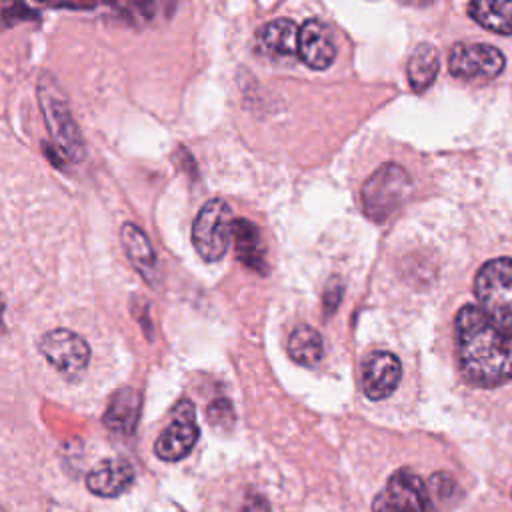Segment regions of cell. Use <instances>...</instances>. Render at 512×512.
Segmentation results:
<instances>
[{
  "label": "cell",
  "instance_id": "obj_22",
  "mask_svg": "<svg viewBox=\"0 0 512 512\" xmlns=\"http://www.w3.org/2000/svg\"><path fill=\"white\" fill-rule=\"evenodd\" d=\"M242 512H270V504L262 494L248 492L242 502Z\"/></svg>",
  "mask_w": 512,
  "mask_h": 512
},
{
  "label": "cell",
  "instance_id": "obj_11",
  "mask_svg": "<svg viewBox=\"0 0 512 512\" xmlns=\"http://www.w3.org/2000/svg\"><path fill=\"white\" fill-rule=\"evenodd\" d=\"M298 56L312 70H324L334 62L336 44L324 22L310 18L300 26Z\"/></svg>",
  "mask_w": 512,
  "mask_h": 512
},
{
  "label": "cell",
  "instance_id": "obj_16",
  "mask_svg": "<svg viewBox=\"0 0 512 512\" xmlns=\"http://www.w3.org/2000/svg\"><path fill=\"white\" fill-rule=\"evenodd\" d=\"M140 416V396L134 388H120L110 398V404L104 412V424L116 432L130 436L138 424Z\"/></svg>",
  "mask_w": 512,
  "mask_h": 512
},
{
  "label": "cell",
  "instance_id": "obj_23",
  "mask_svg": "<svg viewBox=\"0 0 512 512\" xmlns=\"http://www.w3.org/2000/svg\"><path fill=\"white\" fill-rule=\"evenodd\" d=\"M0 512H8V510H6V508L0 504Z\"/></svg>",
  "mask_w": 512,
  "mask_h": 512
},
{
  "label": "cell",
  "instance_id": "obj_12",
  "mask_svg": "<svg viewBox=\"0 0 512 512\" xmlns=\"http://www.w3.org/2000/svg\"><path fill=\"white\" fill-rule=\"evenodd\" d=\"M134 482V468L124 458H106L86 476V488L100 498H114Z\"/></svg>",
  "mask_w": 512,
  "mask_h": 512
},
{
  "label": "cell",
  "instance_id": "obj_17",
  "mask_svg": "<svg viewBox=\"0 0 512 512\" xmlns=\"http://www.w3.org/2000/svg\"><path fill=\"white\" fill-rule=\"evenodd\" d=\"M438 70H440L438 50L426 42L416 46V50L412 52L408 66H406V74H408L412 90L424 92L434 82Z\"/></svg>",
  "mask_w": 512,
  "mask_h": 512
},
{
  "label": "cell",
  "instance_id": "obj_1",
  "mask_svg": "<svg viewBox=\"0 0 512 512\" xmlns=\"http://www.w3.org/2000/svg\"><path fill=\"white\" fill-rule=\"evenodd\" d=\"M456 354L464 378L482 388L512 380V334L480 306H462L454 322Z\"/></svg>",
  "mask_w": 512,
  "mask_h": 512
},
{
  "label": "cell",
  "instance_id": "obj_4",
  "mask_svg": "<svg viewBox=\"0 0 512 512\" xmlns=\"http://www.w3.org/2000/svg\"><path fill=\"white\" fill-rule=\"evenodd\" d=\"M480 308L512 334V258H494L480 266L474 278Z\"/></svg>",
  "mask_w": 512,
  "mask_h": 512
},
{
  "label": "cell",
  "instance_id": "obj_10",
  "mask_svg": "<svg viewBox=\"0 0 512 512\" xmlns=\"http://www.w3.org/2000/svg\"><path fill=\"white\" fill-rule=\"evenodd\" d=\"M400 376H402L400 360L390 352L376 350L364 360V368H362L364 394L370 400H384L396 390Z\"/></svg>",
  "mask_w": 512,
  "mask_h": 512
},
{
  "label": "cell",
  "instance_id": "obj_8",
  "mask_svg": "<svg viewBox=\"0 0 512 512\" xmlns=\"http://www.w3.org/2000/svg\"><path fill=\"white\" fill-rule=\"evenodd\" d=\"M504 54L492 44L456 42L448 54V68L456 78L490 80L504 70Z\"/></svg>",
  "mask_w": 512,
  "mask_h": 512
},
{
  "label": "cell",
  "instance_id": "obj_14",
  "mask_svg": "<svg viewBox=\"0 0 512 512\" xmlns=\"http://www.w3.org/2000/svg\"><path fill=\"white\" fill-rule=\"evenodd\" d=\"M120 238H122L124 252H126L130 264L136 268V272L148 284H158V278H160L158 260H156L154 248H152L148 236L142 232V228H138L132 222H126L120 228Z\"/></svg>",
  "mask_w": 512,
  "mask_h": 512
},
{
  "label": "cell",
  "instance_id": "obj_19",
  "mask_svg": "<svg viewBox=\"0 0 512 512\" xmlns=\"http://www.w3.org/2000/svg\"><path fill=\"white\" fill-rule=\"evenodd\" d=\"M288 354L294 362L302 366H316L324 354L320 332L306 324L294 328L288 338Z\"/></svg>",
  "mask_w": 512,
  "mask_h": 512
},
{
  "label": "cell",
  "instance_id": "obj_7",
  "mask_svg": "<svg viewBox=\"0 0 512 512\" xmlns=\"http://www.w3.org/2000/svg\"><path fill=\"white\" fill-rule=\"evenodd\" d=\"M198 436L200 428L196 424L194 404L188 398H180L172 408L170 424L162 430L154 444V452L160 460L178 462L190 454Z\"/></svg>",
  "mask_w": 512,
  "mask_h": 512
},
{
  "label": "cell",
  "instance_id": "obj_6",
  "mask_svg": "<svg viewBox=\"0 0 512 512\" xmlns=\"http://www.w3.org/2000/svg\"><path fill=\"white\" fill-rule=\"evenodd\" d=\"M372 512H432L430 490L414 470L400 468L376 494Z\"/></svg>",
  "mask_w": 512,
  "mask_h": 512
},
{
  "label": "cell",
  "instance_id": "obj_24",
  "mask_svg": "<svg viewBox=\"0 0 512 512\" xmlns=\"http://www.w3.org/2000/svg\"><path fill=\"white\" fill-rule=\"evenodd\" d=\"M0 312H2V302H0Z\"/></svg>",
  "mask_w": 512,
  "mask_h": 512
},
{
  "label": "cell",
  "instance_id": "obj_20",
  "mask_svg": "<svg viewBox=\"0 0 512 512\" xmlns=\"http://www.w3.org/2000/svg\"><path fill=\"white\" fill-rule=\"evenodd\" d=\"M430 490L434 496H438L440 500L448 502V500H454L458 496V484L456 480L446 474V472H434L430 476Z\"/></svg>",
  "mask_w": 512,
  "mask_h": 512
},
{
  "label": "cell",
  "instance_id": "obj_9",
  "mask_svg": "<svg viewBox=\"0 0 512 512\" xmlns=\"http://www.w3.org/2000/svg\"><path fill=\"white\" fill-rule=\"evenodd\" d=\"M40 352L62 374L78 376L84 372L90 360L88 342L66 328H56L44 334L40 340Z\"/></svg>",
  "mask_w": 512,
  "mask_h": 512
},
{
  "label": "cell",
  "instance_id": "obj_21",
  "mask_svg": "<svg viewBox=\"0 0 512 512\" xmlns=\"http://www.w3.org/2000/svg\"><path fill=\"white\" fill-rule=\"evenodd\" d=\"M208 420L214 426H228L234 420V410L226 398H218L208 408Z\"/></svg>",
  "mask_w": 512,
  "mask_h": 512
},
{
  "label": "cell",
  "instance_id": "obj_2",
  "mask_svg": "<svg viewBox=\"0 0 512 512\" xmlns=\"http://www.w3.org/2000/svg\"><path fill=\"white\" fill-rule=\"evenodd\" d=\"M36 88H38V104L44 112V120L50 130V136L54 140V146L68 160L80 162L86 154L84 140H82L76 120L72 118L64 90L60 88L56 78L48 72H42L38 76Z\"/></svg>",
  "mask_w": 512,
  "mask_h": 512
},
{
  "label": "cell",
  "instance_id": "obj_3",
  "mask_svg": "<svg viewBox=\"0 0 512 512\" xmlns=\"http://www.w3.org/2000/svg\"><path fill=\"white\" fill-rule=\"evenodd\" d=\"M412 190V180L408 172L396 164H382L368 180L362 184V206L370 220H388L408 198Z\"/></svg>",
  "mask_w": 512,
  "mask_h": 512
},
{
  "label": "cell",
  "instance_id": "obj_5",
  "mask_svg": "<svg viewBox=\"0 0 512 512\" xmlns=\"http://www.w3.org/2000/svg\"><path fill=\"white\" fill-rule=\"evenodd\" d=\"M232 208L222 198H210L194 218L192 244L206 262L220 260L232 240Z\"/></svg>",
  "mask_w": 512,
  "mask_h": 512
},
{
  "label": "cell",
  "instance_id": "obj_13",
  "mask_svg": "<svg viewBox=\"0 0 512 512\" xmlns=\"http://www.w3.org/2000/svg\"><path fill=\"white\" fill-rule=\"evenodd\" d=\"M298 32L294 20L276 18L256 30L258 50L272 58H292L298 54Z\"/></svg>",
  "mask_w": 512,
  "mask_h": 512
},
{
  "label": "cell",
  "instance_id": "obj_18",
  "mask_svg": "<svg viewBox=\"0 0 512 512\" xmlns=\"http://www.w3.org/2000/svg\"><path fill=\"white\" fill-rule=\"evenodd\" d=\"M468 14L484 28L498 34H512V0L486 2L476 0L466 6Z\"/></svg>",
  "mask_w": 512,
  "mask_h": 512
},
{
  "label": "cell",
  "instance_id": "obj_15",
  "mask_svg": "<svg viewBox=\"0 0 512 512\" xmlns=\"http://www.w3.org/2000/svg\"><path fill=\"white\" fill-rule=\"evenodd\" d=\"M232 242H234V252L236 258L250 270L258 274H266L268 264H266V248L262 244L260 230L256 228L254 222L238 218L234 220L232 228Z\"/></svg>",
  "mask_w": 512,
  "mask_h": 512
}]
</instances>
